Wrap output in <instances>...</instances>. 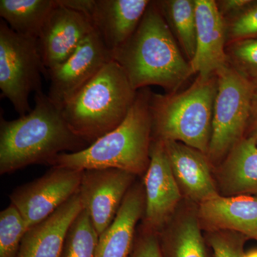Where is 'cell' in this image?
I'll return each mask as SVG.
<instances>
[{"mask_svg":"<svg viewBox=\"0 0 257 257\" xmlns=\"http://www.w3.org/2000/svg\"><path fill=\"white\" fill-rule=\"evenodd\" d=\"M35 107L18 119L0 121V175L32 165H48L57 155L82 151L89 144L71 130L47 94H35Z\"/></svg>","mask_w":257,"mask_h":257,"instance_id":"cell-1","label":"cell"},{"mask_svg":"<svg viewBox=\"0 0 257 257\" xmlns=\"http://www.w3.org/2000/svg\"><path fill=\"white\" fill-rule=\"evenodd\" d=\"M111 58L135 91L157 85L175 92L194 74L155 2L150 3L133 35L111 52Z\"/></svg>","mask_w":257,"mask_h":257,"instance_id":"cell-2","label":"cell"},{"mask_svg":"<svg viewBox=\"0 0 257 257\" xmlns=\"http://www.w3.org/2000/svg\"><path fill=\"white\" fill-rule=\"evenodd\" d=\"M151 93L147 88L138 90L127 116L117 127L82 151L57 155L49 165L81 171L117 169L135 176L145 175L152 142Z\"/></svg>","mask_w":257,"mask_h":257,"instance_id":"cell-3","label":"cell"},{"mask_svg":"<svg viewBox=\"0 0 257 257\" xmlns=\"http://www.w3.org/2000/svg\"><path fill=\"white\" fill-rule=\"evenodd\" d=\"M137 92L111 60L61 110L71 130L90 145L123 122Z\"/></svg>","mask_w":257,"mask_h":257,"instance_id":"cell-4","label":"cell"},{"mask_svg":"<svg viewBox=\"0 0 257 257\" xmlns=\"http://www.w3.org/2000/svg\"><path fill=\"white\" fill-rule=\"evenodd\" d=\"M216 90L214 74L208 77L198 75L182 92L151 93L152 140L179 142L207 155Z\"/></svg>","mask_w":257,"mask_h":257,"instance_id":"cell-5","label":"cell"},{"mask_svg":"<svg viewBox=\"0 0 257 257\" xmlns=\"http://www.w3.org/2000/svg\"><path fill=\"white\" fill-rule=\"evenodd\" d=\"M216 75L217 90L207 154L211 161L226 157L244 138L256 86L229 63L218 70Z\"/></svg>","mask_w":257,"mask_h":257,"instance_id":"cell-6","label":"cell"},{"mask_svg":"<svg viewBox=\"0 0 257 257\" xmlns=\"http://www.w3.org/2000/svg\"><path fill=\"white\" fill-rule=\"evenodd\" d=\"M47 76L38 42L0 23V89L20 116L31 111L29 96L42 92V75Z\"/></svg>","mask_w":257,"mask_h":257,"instance_id":"cell-7","label":"cell"},{"mask_svg":"<svg viewBox=\"0 0 257 257\" xmlns=\"http://www.w3.org/2000/svg\"><path fill=\"white\" fill-rule=\"evenodd\" d=\"M83 171L52 167L40 178L19 186L10 203L23 216L28 229L40 224L79 192Z\"/></svg>","mask_w":257,"mask_h":257,"instance_id":"cell-8","label":"cell"},{"mask_svg":"<svg viewBox=\"0 0 257 257\" xmlns=\"http://www.w3.org/2000/svg\"><path fill=\"white\" fill-rule=\"evenodd\" d=\"M111 60V52L94 30L70 57L55 68L47 71L50 79L47 96L62 109Z\"/></svg>","mask_w":257,"mask_h":257,"instance_id":"cell-9","label":"cell"},{"mask_svg":"<svg viewBox=\"0 0 257 257\" xmlns=\"http://www.w3.org/2000/svg\"><path fill=\"white\" fill-rule=\"evenodd\" d=\"M137 176L117 169L83 171L79 196L98 234L113 222Z\"/></svg>","mask_w":257,"mask_h":257,"instance_id":"cell-10","label":"cell"},{"mask_svg":"<svg viewBox=\"0 0 257 257\" xmlns=\"http://www.w3.org/2000/svg\"><path fill=\"white\" fill-rule=\"evenodd\" d=\"M145 209L143 226L159 233L163 229L182 199V192L171 167L165 144L152 140L150 162L145 177Z\"/></svg>","mask_w":257,"mask_h":257,"instance_id":"cell-11","label":"cell"},{"mask_svg":"<svg viewBox=\"0 0 257 257\" xmlns=\"http://www.w3.org/2000/svg\"><path fill=\"white\" fill-rule=\"evenodd\" d=\"M150 3L148 0H69L67 5L90 20L111 54L133 35Z\"/></svg>","mask_w":257,"mask_h":257,"instance_id":"cell-12","label":"cell"},{"mask_svg":"<svg viewBox=\"0 0 257 257\" xmlns=\"http://www.w3.org/2000/svg\"><path fill=\"white\" fill-rule=\"evenodd\" d=\"M57 2L37 39L47 72L67 60L94 32L85 15L65 6L61 0Z\"/></svg>","mask_w":257,"mask_h":257,"instance_id":"cell-13","label":"cell"},{"mask_svg":"<svg viewBox=\"0 0 257 257\" xmlns=\"http://www.w3.org/2000/svg\"><path fill=\"white\" fill-rule=\"evenodd\" d=\"M194 3L197 40L195 54L189 63L193 73L208 77L228 64L226 22L216 2L194 0Z\"/></svg>","mask_w":257,"mask_h":257,"instance_id":"cell-14","label":"cell"},{"mask_svg":"<svg viewBox=\"0 0 257 257\" xmlns=\"http://www.w3.org/2000/svg\"><path fill=\"white\" fill-rule=\"evenodd\" d=\"M163 143L182 194L199 205L220 195L211 175L207 155L179 142Z\"/></svg>","mask_w":257,"mask_h":257,"instance_id":"cell-15","label":"cell"},{"mask_svg":"<svg viewBox=\"0 0 257 257\" xmlns=\"http://www.w3.org/2000/svg\"><path fill=\"white\" fill-rule=\"evenodd\" d=\"M82 209L78 192L27 231L17 257H60L69 226Z\"/></svg>","mask_w":257,"mask_h":257,"instance_id":"cell-16","label":"cell"},{"mask_svg":"<svg viewBox=\"0 0 257 257\" xmlns=\"http://www.w3.org/2000/svg\"><path fill=\"white\" fill-rule=\"evenodd\" d=\"M197 212L210 231H233L257 239V197L219 195L199 204Z\"/></svg>","mask_w":257,"mask_h":257,"instance_id":"cell-17","label":"cell"},{"mask_svg":"<svg viewBox=\"0 0 257 257\" xmlns=\"http://www.w3.org/2000/svg\"><path fill=\"white\" fill-rule=\"evenodd\" d=\"M145 209L144 183L136 182L128 191L114 220L99 235L95 257H128Z\"/></svg>","mask_w":257,"mask_h":257,"instance_id":"cell-18","label":"cell"},{"mask_svg":"<svg viewBox=\"0 0 257 257\" xmlns=\"http://www.w3.org/2000/svg\"><path fill=\"white\" fill-rule=\"evenodd\" d=\"M223 197H257V144L244 137L225 157L219 173Z\"/></svg>","mask_w":257,"mask_h":257,"instance_id":"cell-19","label":"cell"},{"mask_svg":"<svg viewBox=\"0 0 257 257\" xmlns=\"http://www.w3.org/2000/svg\"><path fill=\"white\" fill-rule=\"evenodd\" d=\"M158 234L162 257H211L196 211L173 215Z\"/></svg>","mask_w":257,"mask_h":257,"instance_id":"cell-20","label":"cell"},{"mask_svg":"<svg viewBox=\"0 0 257 257\" xmlns=\"http://www.w3.org/2000/svg\"><path fill=\"white\" fill-rule=\"evenodd\" d=\"M57 0H1L0 16L13 31L37 39Z\"/></svg>","mask_w":257,"mask_h":257,"instance_id":"cell-21","label":"cell"},{"mask_svg":"<svg viewBox=\"0 0 257 257\" xmlns=\"http://www.w3.org/2000/svg\"><path fill=\"white\" fill-rule=\"evenodd\" d=\"M155 4L190 62L195 54L197 40L194 0H167Z\"/></svg>","mask_w":257,"mask_h":257,"instance_id":"cell-22","label":"cell"},{"mask_svg":"<svg viewBox=\"0 0 257 257\" xmlns=\"http://www.w3.org/2000/svg\"><path fill=\"white\" fill-rule=\"evenodd\" d=\"M99 236L87 211L82 209L69 226L60 257H95Z\"/></svg>","mask_w":257,"mask_h":257,"instance_id":"cell-23","label":"cell"},{"mask_svg":"<svg viewBox=\"0 0 257 257\" xmlns=\"http://www.w3.org/2000/svg\"><path fill=\"white\" fill-rule=\"evenodd\" d=\"M28 230L23 216L10 203L0 212V257H17Z\"/></svg>","mask_w":257,"mask_h":257,"instance_id":"cell-24","label":"cell"},{"mask_svg":"<svg viewBox=\"0 0 257 257\" xmlns=\"http://www.w3.org/2000/svg\"><path fill=\"white\" fill-rule=\"evenodd\" d=\"M226 53L228 63L251 82L257 83V38L227 44Z\"/></svg>","mask_w":257,"mask_h":257,"instance_id":"cell-25","label":"cell"},{"mask_svg":"<svg viewBox=\"0 0 257 257\" xmlns=\"http://www.w3.org/2000/svg\"><path fill=\"white\" fill-rule=\"evenodd\" d=\"M227 43L257 38V1L236 15L225 19Z\"/></svg>","mask_w":257,"mask_h":257,"instance_id":"cell-26","label":"cell"},{"mask_svg":"<svg viewBox=\"0 0 257 257\" xmlns=\"http://www.w3.org/2000/svg\"><path fill=\"white\" fill-rule=\"evenodd\" d=\"M245 236L229 231H210L207 242L214 257H246Z\"/></svg>","mask_w":257,"mask_h":257,"instance_id":"cell-27","label":"cell"},{"mask_svg":"<svg viewBox=\"0 0 257 257\" xmlns=\"http://www.w3.org/2000/svg\"><path fill=\"white\" fill-rule=\"evenodd\" d=\"M128 257H162L159 234L143 225L139 226Z\"/></svg>","mask_w":257,"mask_h":257,"instance_id":"cell-28","label":"cell"},{"mask_svg":"<svg viewBox=\"0 0 257 257\" xmlns=\"http://www.w3.org/2000/svg\"><path fill=\"white\" fill-rule=\"evenodd\" d=\"M251 0H222L216 2L218 9L224 19L229 18L244 9Z\"/></svg>","mask_w":257,"mask_h":257,"instance_id":"cell-29","label":"cell"},{"mask_svg":"<svg viewBox=\"0 0 257 257\" xmlns=\"http://www.w3.org/2000/svg\"><path fill=\"white\" fill-rule=\"evenodd\" d=\"M254 92H253L252 104H251V116L248 128H250V135L257 144V83H255Z\"/></svg>","mask_w":257,"mask_h":257,"instance_id":"cell-30","label":"cell"},{"mask_svg":"<svg viewBox=\"0 0 257 257\" xmlns=\"http://www.w3.org/2000/svg\"><path fill=\"white\" fill-rule=\"evenodd\" d=\"M256 240H257V239H256Z\"/></svg>","mask_w":257,"mask_h":257,"instance_id":"cell-31","label":"cell"}]
</instances>
